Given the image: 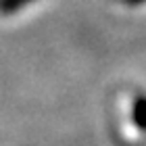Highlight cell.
<instances>
[{"mask_svg": "<svg viewBox=\"0 0 146 146\" xmlns=\"http://www.w3.org/2000/svg\"><path fill=\"white\" fill-rule=\"evenodd\" d=\"M31 2H36V0H0V15L2 17L15 15V13H19L23 6H27Z\"/></svg>", "mask_w": 146, "mask_h": 146, "instance_id": "obj_2", "label": "cell"}, {"mask_svg": "<svg viewBox=\"0 0 146 146\" xmlns=\"http://www.w3.org/2000/svg\"><path fill=\"white\" fill-rule=\"evenodd\" d=\"M123 2H127V4H142V2H146V0H123Z\"/></svg>", "mask_w": 146, "mask_h": 146, "instance_id": "obj_3", "label": "cell"}, {"mask_svg": "<svg viewBox=\"0 0 146 146\" xmlns=\"http://www.w3.org/2000/svg\"><path fill=\"white\" fill-rule=\"evenodd\" d=\"M131 127L138 131H146V96L138 94L131 102Z\"/></svg>", "mask_w": 146, "mask_h": 146, "instance_id": "obj_1", "label": "cell"}]
</instances>
